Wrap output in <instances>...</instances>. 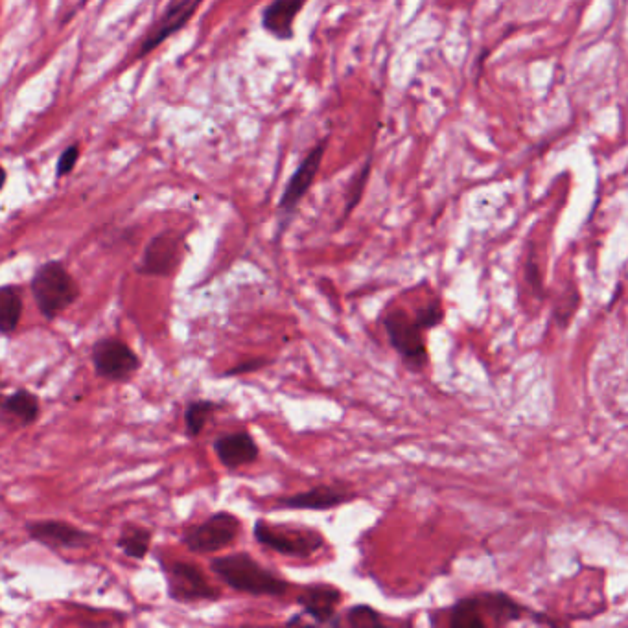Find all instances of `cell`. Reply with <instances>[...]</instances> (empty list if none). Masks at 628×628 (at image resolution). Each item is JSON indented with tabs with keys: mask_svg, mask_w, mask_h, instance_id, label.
<instances>
[{
	"mask_svg": "<svg viewBox=\"0 0 628 628\" xmlns=\"http://www.w3.org/2000/svg\"><path fill=\"white\" fill-rule=\"evenodd\" d=\"M209 568L223 584L238 594L284 597L290 592V582L262 566L245 551L216 557L210 560Z\"/></svg>",
	"mask_w": 628,
	"mask_h": 628,
	"instance_id": "1",
	"label": "cell"
},
{
	"mask_svg": "<svg viewBox=\"0 0 628 628\" xmlns=\"http://www.w3.org/2000/svg\"><path fill=\"white\" fill-rule=\"evenodd\" d=\"M30 293L39 314L52 323L78 303L82 290L63 262L48 260L35 269L30 279Z\"/></svg>",
	"mask_w": 628,
	"mask_h": 628,
	"instance_id": "2",
	"label": "cell"
},
{
	"mask_svg": "<svg viewBox=\"0 0 628 628\" xmlns=\"http://www.w3.org/2000/svg\"><path fill=\"white\" fill-rule=\"evenodd\" d=\"M525 608L503 594H481L459 601L450 610L452 627H501L525 616Z\"/></svg>",
	"mask_w": 628,
	"mask_h": 628,
	"instance_id": "3",
	"label": "cell"
},
{
	"mask_svg": "<svg viewBox=\"0 0 628 628\" xmlns=\"http://www.w3.org/2000/svg\"><path fill=\"white\" fill-rule=\"evenodd\" d=\"M253 536L260 546L269 551L295 559H310L326 544L325 536L315 529L291 524H269L266 520H256Z\"/></svg>",
	"mask_w": 628,
	"mask_h": 628,
	"instance_id": "4",
	"label": "cell"
},
{
	"mask_svg": "<svg viewBox=\"0 0 628 628\" xmlns=\"http://www.w3.org/2000/svg\"><path fill=\"white\" fill-rule=\"evenodd\" d=\"M242 533V520L229 511H218L210 514L207 520L190 525L181 542L194 555H212L233 546Z\"/></svg>",
	"mask_w": 628,
	"mask_h": 628,
	"instance_id": "5",
	"label": "cell"
},
{
	"mask_svg": "<svg viewBox=\"0 0 628 628\" xmlns=\"http://www.w3.org/2000/svg\"><path fill=\"white\" fill-rule=\"evenodd\" d=\"M384 328L387 332V338L391 347L396 350V354L402 358V361L408 365L411 371H422L428 365V345H426V336L419 321L415 319V315H411L396 308L391 310L389 314H385Z\"/></svg>",
	"mask_w": 628,
	"mask_h": 628,
	"instance_id": "6",
	"label": "cell"
},
{
	"mask_svg": "<svg viewBox=\"0 0 628 628\" xmlns=\"http://www.w3.org/2000/svg\"><path fill=\"white\" fill-rule=\"evenodd\" d=\"M91 363L98 378L117 384H128L142 369V360L126 341L100 338L91 347Z\"/></svg>",
	"mask_w": 628,
	"mask_h": 628,
	"instance_id": "7",
	"label": "cell"
},
{
	"mask_svg": "<svg viewBox=\"0 0 628 628\" xmlns=\"http://www.w3.org/2000/svg\"><path fill=\"white\" fill-rule=\"evenodd\" d=\"M163 571L166 577V590L175 603L192 605L203 601L210 603L220 601V590L210 584L207 575L196 564L177 560L170 566H164Z\"/></svg>",
	"mask_w": 628,
	"mask_h": 628,
	"instance_id": "8",
	"label": "cell"
},
{
	"mask_svg": "<svg viewBox=\"0 0 628 628\" xmlns=\"http://www.w3.org/2000/svg\"><path fill=\"white\" fill-rule=\"evenodd\" d=\"M187 253L185 238L177 233H161L146 245L144 255L137 266V273L144 277H172L181 266Z\"/></svg>",
	"mask_w": 628,
	"mask_h": 628,
	"instance_id": "9",
	"label": "cell"
},
{
	"mask_svg": "<svg viewBox=\"0 0 628 628\" xmlns=\"http://www.w3.org/2000/svg\"><path fill=\"white\" fill-rule=\"evenodd\" d=\"M24 531L32 542L52 551L83 549L93 544L94 535L65 520H32L24 524Z\"/></svg>",
	"mask_w": 628,
	"mask_h": 628,
	"instance_id": "10",
	"label": "cell"
},
{
	"mask_svg": "<svg viewBox=\"0 0 628 628\" xmlns=\"http://www.w3.org/2000/svg\"><path fill=\"white\" fill-rule=\"evenodd\" d=\"M356 498H358L356 492H352L343 483L315 485L312 489L304 490V492L282 496L277 500V507L288 509V511L325 512L341 507V505L356 500Z\"/></svg>",
	"mask_w": 628,
	"mask_h": 628,
	"instance_id": "11",
	"label": "cell"
},
{
	"mask_svg": "<svg viewBox=\"0 0 628 628\" xmlns=\"http://www.w3.org/2000/svg\"><path fill=\"white\" fill-rule=\"evenodd\" d=\"M323 153H325V142L315 146L314 150L304 157L303 163L299 164L297 172L291 175L290 183H288V187H286L282 198H280L279 210L282 225H280L279 233H284V229L288 227V223L293 218L299 203L303 201L306 192L312 187L315 175H317L319 166H321Z\"/></svg>",
	"mask_w": 628,
	"mask_h": 628,
	"instance_id": "12",
	"label": "cell"
},
{
	"mask_svg": "<svg viewBox=\"0 0 628 628\" xmlns=\"http://www.w3.org/2000/svg\"><path fill=\"white\" fill-rule=\"evenodd\" d=\"M201 4H203V0H170L163 15L159 17V21L153 24L150 32L144 37V41L140 43L137 58L150 54L168 37L179 32L194 17V13L198 12Z\"/></svg>",
	"mask_w": 628,
	"mask_h": 628,
	"instance_id": "13",
	"label": "cell"
},
{
	"mask_svg": "<svg viewBox=\"0 0 628 628\" xmlns=\"http://www.w3.org/2000/svg\"><path fill=\"white\" fill-rule=\"evenodd\" d=\"M343 603V592L334 584L315 582L304 586L297 595V605L304 616L312 617L317 625H339L338 608Z\"/></svg>",
	"mask_w": 628,
	"mask_h": 628,
	"instance_id": "14",
	"label": "cell"
},
{
	"mask_svg": "<svg viewBox=\"0 0 628 628\" xmlns=\"http://www.w3.org/2000/svg\"><path fill=\"white\" fill-rule=\"evenodd\" d=\"M214 454L225 470H238L242 466L253 465L260 457V446L249 431H231L216 437L212 444Z\"/></svg>",
	"mask_w": 628,
	"mask_h": 628,
	"instance_id": "15",
	"label": "cell"
},
{
	"mask_svg": "<svg viewBox=\"0 0 628 628\" xmlns=\"http://www.w3.org/2000/svg\"><path fill=\"white\" fill-rule=\"evenodd\" d=\"M304 0H275L264 10L262 24L277 39H290L295 17L303 10Z\"/></svg>",
	"mask_w": 628,
	"mask_h": 628,
	"instance_id": "16",
	"label": "cell"
},
{
	"mask_svg": "<svg viewBox=\"0 0 628 628\" xmlns=\"http://www.w3.org/2000/svg\"><path fill=\"white\" fill-rule=\"evenodd\" d=\"M2 413L19 422L21 428H28L41 417V400L30 389H15L4 398Z\"/></svg>",
	"mask_w": 628,
	"mask_h": 628,
	"instance_id": "17",
	"label": "cell"
},
{
	"mask_svg": "<svg viewBox=\"0 0 628 628\" xmlns=\"http://www.w3.org/2000/svg\"><path fill=\"white\" fill-rule=\"evenodd\" d=\"M23 288L17 284H4L0 288V334L12 338L23 319Z\"/></svg>",
	"mask_w": 628,
	"mask_h": 628,
	"instance_id": "18",
	"label": "cell"
},
{
	"mask_svg": "<svg viewBox=\"0 0 628 628\" xmlns=\"http://www.w3.org/2000/svg\"><path fill=\"white\" fill-rule=\"evenodd\" d=\"M153 531L139 524H124L118 533L117 547L133 560H144L152 547Z\"/></svg>",
	"mask_w": 628,
	"mask_h": 628,
	"instance_id": "19",
	"label": "cell"
},
{
	"mask_svg": "<svg viewBox=\"0 0 628 628\" xmlns=\"http://www.w3.org/2000/svg\"><path fill=\"white\" fill-rule=\"evenodd\" d=\"M218 409H221L220 402L207 400V398H198V400L188 402L185 408V433L188 439H198Z\"/></svg>",
	"mask_w": 628,
	"mask_h": 628,
	"instance_id": "20",
	"label": "cell"
},
{
	"mask_svg": "<svg viewBox=\"0 0 628 628\" xmlns=\"http://www.w3.org/2000/svg\"><path fill=\"white\" fill-rule=\"evenodd\" d=\"M345 619H347V623H349L350 627L373 628L382 627V625H384L382 616L374 610L373 606L369 605L352 606V608L347 610Z\"/></svg>",
	"mask_w": 628,
	"mask_h": 628,
	"instance_id": "21",
	"label": "cell"
},
{
	"mask_svg": "<svg viewBox=\"0 0 628 628\" xmlns=\"http://www.w3.org/2000/svg\"><path fill=\"white\" fill-rule=\"evenodd\" d=\"M271 360L264 356H256V358H247V360L236 363L231 369H227L225 373H221L223 378H236V376H245V374L258 373L260 369L269 367Z\"/></svg>",
	"mask_w": 628,
	"mask_h": 628,
	"instance_id": "22",
	"label": "cell"
},
{
	"mask_svg": "<svg viewBox=\"0 0 628 628\" xmlns=\"http://www.w3.org/2000/svg\"><path fill=\"white\" fill-rule=\"evenodd\" d=\"M415 319L419 321L424 330H431V328L441 325L442 319H444L441 303H430L422 306L415 312Z\"/></svg>",
	"mask_w": 628,
	"mask_h": 628,
	"instance_id": "23",
	"label": "cell"
},
{
	"mask_svg": "<svg viewBox=\"0 0 628 628\" xmlns=\"http://www.w3.org/2000/svg\"><path fill=\"white\" fill-rule=\"evenodd\" d=\"M78 157H80V148L76 144L69 146L65 152L61 153L58 163V177H65V175L70 174L78 163Z\"/></svg>",
	"mask_w": 628,
	"mask_h": 628,
	"instance_id": "24",
	"label": "cell"
}]
</instances>
